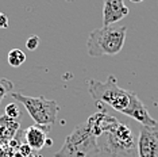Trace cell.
<instances>
[{
    "mask_svg": "<svg viewBox=\"0 0 158 157\" xmlns=\"http://www.w3.org/2000/svg\"><path fill=\"white\" fill-rule=\"evenodd\" d=\"M12 99L23 104V107L27 110L28 115L33 118L35 125L49 127L56 123L57 114L60 110V106L56 100H50V99H46L44 96H38V98L27 96L19 94V92H14Z\"/></svg>",
    "mask_w": 158,
    "mask_h": 157,
    "instance_id": "obj_5",
    "label": "cell"
},
{
    "mask_svg": "<svg viewBox=\"0 0 158 157\" xmlns=\"http://www.w3.org/2000/svg\"><path fill=\"white\" fill-rule=\"evenodd\" d=\"M130 2H132V3H141V2H143V0H130Z\"/></svg>",
    "mask_w": 158,
    "mask_h": 157,
    "instance_id": "obj_16",
    "label": "cell"
},
{
    "mask_svg": "<svg viewBox=\"0 0 158 157\" xmlns=\"http://www.w3.org/2000/svg\"><path fill=\"white\" fill-rule=\"evenodd\" d=\"M122 114L132 118L134 121L141 123V126H156L158 123V121H156L154 118L150 115L149 110L146 108V106L142 103V100L138 98V95L135 92L131 94L130 99V104L124 110Z\"/></svg>",
    "mask_w": 158,
    "mask_h": 157,
    "instance_id": "obj_7",
    "label": "cell"
},
{
    "mask_svg": "<svg viewBox=\"0 0 158 157\" xmlns=\"http://www.w3.org/2000/svg\"><path fill=\"white\" fill-rule=\"evenodd\" d=\"M127 15L124 0H103V26H114Z\"/></svg>",
    "mask_w": 158,
    "mask_h": 157,
    "instance_id": "obj_8",
    "label": "cell"
},
{
    "mask_svg": "<svg viewBox=\"0 0 158 157\" xmlns=\"http://www.w3.org/2000/svg\"><path fill=\"white\" fill-rule=\"evenodd\" d=\"M138 157H158V123L139 127Z\"/></svg>",
    "mask_w": 158,
    "mask_h": 157,
    "instance_id": "obj_6",
    "label": "cell"
},
{
    "mask_svg": "<svg viewBox=\"0 0 158 157\" xmlns=\"http://www.w3.org/2000/svg\"><path fill=\"white\" fill-rule=\"evenodd\" d=\"M12 88H14L12 81L7 80V78H3V80H0V103H2L3 98H4V96L12 90Z\"/></svg>",
    "mask_w": 158,
    "mask_h": 157,
    "instance_id": "obj_12",
    "label": "cell"
},
{
    "mask_svg": "<svg viewBox=\"0 0 158 157\" xmlns=\"http://www.w3.org/2000/svg\"><path fill=\"white\" fill-rule=\"evenodd\" d=\"M46 145H48V146H52L53 145V140H52V138H48V141H46Z\"/></svg>",
    "mask_w": 158,
    "mask_h": 157,
    "instance_id": "obj_15",
    "label": "cell"
},
{
    "mask_svg": "<svg viewBox=\"0 0 158 157\" xmlns=\"http://www.w3.org/2000/svg\"><path fill=\"white\" fill-rule=\"evenodd\" d=\"M8 27V18L3 12H0V28H7Z\"/></svg>",
    "mask_w": 158,
    "mask_h": 157,
    "instance_id": "obj_14",
    "label": "cell"
},
{
    "mask_svg": "<svg viewBox=\"0 0 158 157\" xmlns=\"http://www.w3.org/2000/svg\"><path fill=\"white\" fill-rule=\"evenodd\" d=\"M39 42H41L39 37H37V35H31V37L26 41V48L28 50H37L38 46H39Z\"/></svg>",
    "mask_w": 158,
    "mask_h": 157,
    "instance_id": "obj_13",
    "label": "cell"
},
{
    "mask_svg": "<svg viewBox=\"0 0 158 157\" xmlns=\"http://www.w3.org/2000/svg\"><path fill=\"white\" fill-rule=\"evenodd\" d=\"M98 148L99 157H138V138L127 123L106 112Z\"/></svg>",
    "mask_w": 158,
    "mask_h": 157,
    "instance_id": "obj_1",
    "label": "cell"
},
{
    "mask_svg": "<svg viewBox=\"0 0 158 157\" xmlns=\"http://www.w3.org/2000/svg\"><path fill=\"white\" fill-rule=\"evenodd\" d=\"M46 130L48 127L39 126V125H34L26 129L24 133V138H26V144L34 151H41L46 145L48 141V135H46Z\"/></svg>",
    "mask_w": 158,
    "mask_h": 157,
    "instance_id": "obj_9",
    "label": "cell"
},
{
    "mask_svg": "<svg viewBox=\"0 0 158 157\" xmlns=\"http://www.w3.org/2000/svg\"><path fill=\"white\" fill-rule=\"evenodd\" d=\"M7 61H8V64L11 66L18 68L22 65V64H24V61H26V54H24L20 49H12V50H10L8 56H7Z\"/></svg>",
    "mask_w": 158,
    "mask_h": 157,
    "instance_id": "obj_10",
    "label": "cell"
},
{
    "mask_svg": "<svg viewBox=\"0 0 158 157\" xmlns=\"http://www.w3.org/2000/svg\"><path fill=\"white\" fill-rule=\"evenodd\" d=\"M88 91L98 104H108L118 112H123L128 107L132 94V91H126L118 85V80L114 74H110L104 83L93 78L88 80Z\"/></svg>",
    "mask_w": 158,
    "mask_h": 157,
    "instance_id": "obj_3",
    "label": "cell"
},
{
    "mask_svg": "<svg viewBox=\"0 0 158 157\" xmlns=\"http://www.w3.org/2000/svg\"><path fill=\"white\" fill-rule=\"evenodd\" d=\"M98 153V137L85 122L65 138L62 148L54 153V157H93Z\"/></svg>",
    "mask_w": 158,
    "mask_h": 157,
    "instance_id": "obj_4",
    "label": "cell"
},
{
    "mask_svg": "<svg viewBox=\"0 0 158 157\" xmlns=\"http://www.w3.org/2000/svg\"><path fill=\"white\" fill-rule=\"evenodd\" d=\"M4 115L7 118H10V119H12V121H16L18 118L20 117V110H19L18 103L12 102V103H10V104H7L6 110H4Z\"/></svg>",
    "mask_w": 158,
    "mask_h": 157,
    "instance_id": "obj_11",
    "label": "cell"
},
{
    "mask_svg": "<svg viewBox=\"0 0 158 157\" xmlns=\"http://www.w3.org/2000/svg\"><path fill=\"white\" fill-rule=\"evenodd\" d=\"M126 26H103L89 33L87 52L91 57L116 56L122 52L126 41Z\"/></svg>",
    "mask_w": 158,
    "mask_h": 157,
    "instance_id": "obj_2",
    "label": "cell"
}]
</instances>
